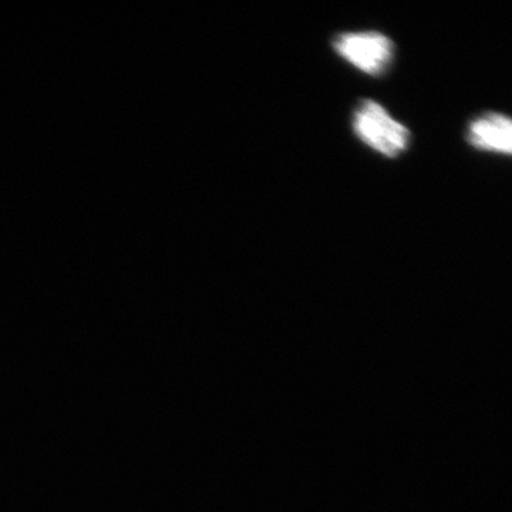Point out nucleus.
<instances>
[{
    "instance_id": "obj_3",
    "label": "nucleus",
    "mask_w": 512,
    "mask_h": 512,
    "mask_svg": "<svg viewBox=\"0 0 512 512\" xmlns=\"http://www.w3.org/2000/svg\"><path fill=\"white\" fill-rule=\"evenodd\" d=\"M467 141L477 150L510 156L512 151V123L510 117L485 113L468 127Z\"/></svg>"
},
{
    "instance_id": "obj_1",
    "label": "nucleus",
    "mask_w": 512,
    "mask_h": 512,
    "mask_svg": "<svg viewBox=\"0 0 512 512\" xmlns=\"http://www.w3.org/2000/svg\"><path fill=\"white\" fill-rule=\"evenodd\" d=\"M353 131L366 146L384 157H399L409 147L410 131L377 101H360L353 114Z\"/></svg>"
},
{
    "instance_id": "obj_2",
    "label": "nucleus",
    "mask_w": 512,
    "mask_h": 512,
    "mask_svg": "<svg viewBox=\"0 0 512 512\" xmlns=\"http://www.w3.org/2000/svg\"><path fill=\"white\" fill-rule=\"evenodd\" d=\"M333 49L369 76L386 72L394 57L392 40L379 32L342 33L333 40Z\"/></svg>"
}]
</instances>
